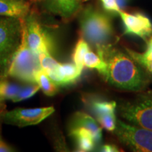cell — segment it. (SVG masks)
<instances>
[{
  "label": "cell",
  "mask_w": 152,
  "mask_h": 152,
  "mask_svg": "<svg viewBox=\"0 0 152 152\" xmlns=\"http://www.w3.org/2000/svg\"><path fill=\"white\" fill-rule=\"evenodd\" d=\"M92 108L96 116L115 113L116 103L115 102L94 101L92 104Z\"/></svg>",
  "instance_id": "20"
},
{
  "label": "cell",
  "mask_w": 152,
  "mask_h": 152,
  "mask_svg": "<svg viewBox=\"0 0 152 152\" xmlns=\"http://www.w3.org/2000/svg\"><path fill=\"white\" fill-rule=\"evenodd\" d=\"M5 108H6V106H4V107L0 108V121H1V119H2L3 114L6 111H5ZM0 134H1V133H0Z\"/></svg>",
  "instance_id": "27"
},
{
  "label": "cell",
  "mask_w": 152,
  "mask_h": 152,
  "mask_svg": "<svg viewBox=\"0 0 152 152\" xmlns=\"http://www.w3.org/2000/svg\"><path fill=\"white\" fill-rule=\"evenodd\" d=\"M22 19L0 16V80L8 77V71L21 41Z\"/></svg>",
  "instance_id": "4"
},
{
  "label": "cell",
  "mask_w": 152,
  "mask_h": 152,
  "mask_svg": "<svg viewBox=\"0 0 152 152\" xmlns=\"http://www.w3.org/2000/svg\"><path fill=\"white\" fill-rule=\"evenodd\" d=\"M70 134L75 140L79 151H90L94 148L96 142L92 133L86 128H71Z\"/></svg>",
  "instance_id": "14"
},
{
  "label": "cell",
  "mask_w": 152,
  "mask_h": 152,
  "mask_svg": "<svg viewBox=\"0 0 152 152\" xmlns=\"http://www.w3.org/2000/svg\"><path fill=\"white\" fill-rule=\"evenodd\" d=\"M21 88L22 86L11 83L7 78L0 80V96L4 99L12 100Z\"/></svg>",
  "instance_id": "19"
},
{
  "label": "cell",
  "mask_w": 152,
  "mask_h": 152,
  "mask_svg": "<svg viewBox=\"0 0 152 152\" xmlns=\"http://www.w3.org/2000/svg\"><path fill=\"white\" fill-rule=\"evenodd\" d=\"M41 69L39 54L34 53L28 45L23 18L22 19L21 41L11 61L8 77L33 84L36 83L35 75Z\"/></svg>",
  "instance_id": "3"
},
{
  "label": "cell",
  "mask_w": 152,
  "mask_h": 152,
  "mask_svg": "<svg viewBox=\"0 0 152 152\" xmlns=\"http://www.w3.org/2000/svg\"><path fill=\"white\" fill-rule=\"evenodd\" d=\"M125 27V34L134 35L147 40L152 36V23L145 15L136 13L132 14L121 10L118 12Z\"/></svg>",
  "instance_id": "9"
},
{
  "label": "cell",
  "mask_w": 152,
  "mask_h": 152,
  "mask_svg": "<svg viewBox=\"0 0 152 152\" xmlns=\"http://www.w3.org/2000/svg\"><path fill=\"white\" fill-rule=\"evenodd\" d=\"M14 151L10 146H9L6 142L4 141L0 134V152H11Z\"/></svg>",
  "instance_id": "25"
},
{
  "label": "cell",
  "mask_w": 152,
  "mask_h": 152,
  "mask_svg": "<svg viewBox=\"0 0 152 152\" xmlns=\"http://www.w3.org/2000/svg\"><path fill=\"white\" fill-rule=\"evenodd\" d=\"M54 111V106L33 109L16 108L12 111H5L2 115V120L6 124L23 128L39 124Z\"/></svg>",
  "instance_id": "8"
},
{
  "label": "cell",
  "mask_w": 152,
  "mask_h": 152,
  "mask_svg": "<svg viewBox=\"0 0 152 152\" xmlns=\"http://www.w3.org/2000/svg\"><path fill=\"white\" fill-rule=\"evenodd\" d=\"M39 58L42 69L47 75L53 73L60 64L53 58L52 54H49V53H40L39 54Z\"/></svg>",
  "instance_id": "21"
},
{
  "label": "cell",
  "mask_w": 152,
  "mask_h": 152,
  "mask_svg": "<svg viewBox=\"0 0 152 152\" xmlns=\"http://www.w3.org/2000/svg\"><path fill=\"white\" fill-rule=\"evenodd\" d=\"M80 26L83 38L99 51L108 46L113 36L111 18L98 9L88 7L80 17Z\"/></svg>",
  "instance_id": "2"
},
{
  "label": "cell",
  "mask_w": 152,
  "mask_h": 152,
  "mask_svg": "<svg viewBox=\"0 0 152 152\" xmlns=\"http://www.w3.org/2000/svg\"><path fill=\"white\" fill-rule=\"evenodd\" d=\"M102 2L104 8L106 11H111V12H115L118 14V12L121 10L120 9L119 4L117 0H101Z\"/></svg>",
  "instance_id": "24"
},
{
  "label": "cell",
  "mask_w": 152,
  "mask_h": 152,
  "mask_svg": "<svg viewBox=\"0 0 152 152\" xmlns=\"http://www.w3.org/2000/svg\"><path fill=\"white\" fill-rule=\"evenodd\" d=\"M45 8L49 12L64 19H70L78 13L80 0H43Z\"/></svg>",
  "instance_id": "10"
},
{
  "label": "cell",
  "mask_w": 152,
  "mask_h": 152,
  "mask_svg": "<svg viewBox=\"0 0 152 152\" xmlns=\"http://www.w3.org/2000/svg\"><path fill=\"white\" fill-rule=\"evenodd\" d=\"M84 128L92 133L95 142H99L102 140V130L95 120L88 114L77 112L74 115L71 128Z\"/></svg>",
  "instance_id": "13"
},
{
  "label": "cell",
  "mask_w": 152,
  "mask_h": 152,
  "mask_svg": "<svg viewBox=\"0 0 152 152\" xmlns=\"http://www.w3.org/2000/svg\"><path fill=\"white\" fill-rule=\"evenodd\" d=\"M35 81L44 94L47 96H52L58 92V85L55 84L42 69L37 72L35 75Z\"/></svg>",
  "instance_id": "16"
},
{
  "label": "cell",
  "mask_w": 152,
  "mask_h": 152,
  "mask_svg": "<svg viewBox=\"0 0 152 152\" xmlns=\"http://www.w3.org/2000/svg\"><path fill=\"white\" fill-rule=\"evenodd\" d=\"M127 52L135 61L152 74V38L147 45V49L144 53H137L130 49H126Z\"/></svg>",
  "instance_id": "15"
},
{
  "label": "cell",
  "mask_w": 152,
  "mask_h": 152,
  "mask_svg": "<svg viewBox=\"0 0 152 152\" xmlns=\"http://www.w3.org/2000/svg\"><path fill=\"white\" fill-rule=\"evenodd\" d=\"M29 11L30 4L25 0H0V16L23 19Z\"/></svg>",
  "instance_id": "12"
},
{
  "label": "cell",
  "mask_w": 152,
  "mask_h": 152,
  "mask_svg": "<svg viewBox=\"0 0 152 152\" xmlns=\"http://www.w3.org/2000/svg\"><path fill=\"white\" fill-rule=\"evenodd\" d=\"M90 50V46L84 38H80L76 44L73 51V59L74 64L80 71H83L84 68V58L87 52Z\"/></svg>",
  "instance_id": "17"
},
{
  "label": "cell",
  "mask_w": 152,
  "mask_h": 152,
  "mask_svg": "<svg viewBox=\"0 0 152 152\" xmlns=\"http://www.w3.org/2000/svg\"><path fill=\"white\" fill-rule=\"evenodd\" d=\"M39 89H40V87L37 83L29 84L24 87H22L19 92L11 101H13L14 102H21V101L28 99L34 96L39 91Z\"/></svg>",
  "instance_id": "22"
},
{
  "label": "cell",
  "mask_w": 152,
  "mask_h": 152,
  "mask_svg": "<svg viewBox=\"0 0 152 152\" xmlns=\"http://www.w3.org/2000/svg\"><path fill=\"white\" fill-rule=\"evenodd\" d=\"M82 73L75 64H59L49 77L58 86H66L77 81Z\"/></svg>",
  "instance_id": "11"
},
{
  "label": "cell",
  "mask_w": 152,
  "mask_h": 152,
  "mask_svg": "<svg viewBox=\"0 0 152 152\" xmlns=\"http://www.w3.org/2000/svg\"><path fill=\"white\" fill-rule=\"evenodd\" d=\"M98 123L102 128H105L106 130L113 132L116 126V118L115 113L106 114V115L96 116Z\"/></svg>",
  "instance_id": "23"
},
{
  "label": "cell",
  "mask_w": 152,
  "mask_h": 152,
  "mask_svg": "<svg viewBox=\"0 0 152 152\" xmlns=\"http://www.w3.org/2000/svg\"><path fill=\"white\" fill-rule=\"evenodd\" d=\"M31 1H38V0H31Z\"/></svg>",
  "instance_id": "29"
},
{
  "label": "cell",
  "mask_w": 152,
  "mask_h": 152,
  "mask_svg": "<svg viewBox=\"0 0 152 152\" xmlns=\"http://www.w3.org/2000/svg\"><path fill=\"white\" fill-rule=\"evenodd\" d=\"M84 66L87 68L96 69L102 75L105 76L106 73V63L98 54L92 51H89L84 58Z\"/></svg>",
  "instance_id": "18"
},
{
  "label": "cell",
  "mask_w": 152,
  "mask_h": 152,
  "mask_svg": "<svg viewBox=\"0 0 152 152\" xmlns=\"http://www.w3.org/2000/svg\"><path fill=\"white\" fill-rule=\"evenodd\" d=\"M114 133L119 141L134 151L152 152V130L116 121Z\"/></svg>",
  "instance_id": "6"
},
{
  "label": "cell",
  "mask_w": 152,
  "mask_h": 152,
  "mask_svg": "<svg viewBox=\"0 0 152 152\" xmlns=\"http://www.w3.org/2000/svg\"><path fill=\"white\" fill-rule=\"evenodd\" d=\"M101 151L104 152H118L119 151L118 148L113 144H105L101 148Z\"/></svg>",
  "instance_id": "26"
},
{
  "label": "cell",
  "mask_w": 152,
  "mask_h": 152,
  "mask_svg": "<svg viewBox=\"0 0 152 152\" xmlns=\"http://www.w3.org/2000/svg\"><path fill=\"white\" fill-rule=\"evenodd\" d=\"M106 63V80L118 89L142 90L148 82L146 74L131 57L108 45L97 52Z\"/></svg>",
  "instance_id": "1"
},
{
  "label": "cell",
  "mask_w": 152,
  "mask_h": 152,
  "mask_svg": "<svg viewBox=\"0 0 152 152\" xmlns=\"http://www.w3.org/2000/svg\"><path fill=\"white\" fill-rule=\"evenodd\" d=\"M27 39L30 48L36 54L49 53L52 54L54 50V43L50 34L33 15L28 14L24 18Z\"/></svg>",
  "instance_id": "7"
},
{
  "label": "cell",
  "mask_w": 152,
  "mask_h": 152,
  "mask_svg": "<svg viewBox=\"0 0 152 152\" xmlns=\"http://www.w3.org/2000/svg\"><path fill=\"white\" fill-rule=\"evenodd\" d=\"M121 116L133 125L152 130V91L140 94L119 107Z\"/></svg>",
  "instance_id": "5"
},
{
  "label": "cell",
  "mask_w": 152,
  "mask_h": 152,
  "mask_svg": "<svg viewBox=\"0 0 152 152\" xmlns=\"http://www.w3.org/2000/svg\"><path fill=\"white\" fill-rule=\"evenodd\" d=\"M4 99L2 96H0V108L4 107V106H6L4 104Z\"/></svg>",
  "instance_id": "28"
}]
</instances>
